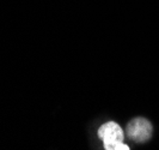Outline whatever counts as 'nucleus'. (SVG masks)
<instances>
[{
	"label": "nucleus",
	"mask_w": 159,
	"mask_h": 150,
	"mask_svg": "<svg viewBox=\"0 0 159 150\" xmlns=\"http://www.w3.org/2000/svg\"><path fill=\"white\" fill-rule=\"evenodd\" d=\"M98 137L103 141L105 150H128V147L123 142V130L117 123L109 121L99 127Z\"/></svg>",
	"instance_id": "1"
},
{
	"label": "nucleus",
	"mask_w": 159,
	"mask_h": 150,
	"mask_svg": "<svg viewBox=\"0 0 159 150\" xmlns=\"http://www.w3.org/2000/svg\"><path fill=\"white\" fill-rule=\"evenodd\" d=\"M152 125L147 119L135 118L127 126V134L134 142L143 143L148 141L152 136Z\"/></svg>",
	"instance_id": "2"
}]
</instances>
